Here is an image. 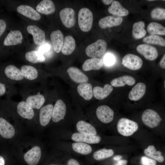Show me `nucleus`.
<instances>
[{"mask_svg":"<svg viewBox=\"0 0 165 165\" xmlns=\"http://www.w3.org/2000/svg\"><path fill=\"white\" fill-rule=\"evenodd\" d=\"M122 64L127 68L132 70H137L142 67L143 61L138 56L129 53L126 55L122 60Z\"/></svg>","mask_w":165,"mask_h":165,"instance_id":"obj_5","label":"nucleus"},{"mask_svg":"<svg viewBox=\"0 0 165 165\" xmlns=\"http://www.w3.org/2000/svg\"><path fill=\"white\" fill-rule=\"evenodd\" d=\"M146 89V86L145 84L141 82L138 83L129 92V98L131 101L139 100L145 95Z\"/></svg>","mask_w":165,"mask_h":165,"instance_id":"obj_21","label":"nucleus"},{"mask_svg":"<svg viewBox=\"0 0 165 165\" xmlns=\"http://www.w3.org/2000/svg\"><path fill=\"white\" fill-rule=\"evenodd\" d=\"M72 149L76 153L83 155L90 154L92 149L88 144L81 142H75L72 144Z\"/></svg>","mask_w":165,"mask_h":165,"instance_id":"obj_34","label":"nucleus"},{"mask_svg":"<svg viewBox=\"0 0 165 165\" xmlns=\"http://www.w3.org/2000/svg\"><path fill=\"white\" fill-rule=\"evenodd\" d=\"M27 30L29 33L32 35L35 44L41 46L45 44L46 36L43 30L38 26L33 25L28 26Z\"/></svg>","mask_w":165,"mask_h":165,"instance_id":"obj_8","label":"nucleus"},{"mask_svg":"<svg viewBox=\"0 0 165 165\" xmlns=\"http://www.w3.org/2000/svg\"><path fill=\"white\" fill-rule=\"evenodd\" d=\"M141 119L145 125L150 128L157 127L162 120L159 114L152 109H146L143 112Z\"/></svg>","mask_w":165,"mask_h":165,"instance_id":"obj_4","label":"nucleus"},{"mask_svg":"<svg viewBox=\"0 0 165 165\" xmlns=\"http://www.w3.org/2000/svg\"><path fill=\"white\" fill-rule=\"evenodd\" d=\"M67 165H81V164L76 160L74 158H70L68 160Z\"/></svg>","mask_w":165,"mask_h":165,"instance_id":"obj_46","label":"nucleus"},{"mask_svg":"<svg viewBox=\"0 0 165 165\" xmlns=\"http://www.w3.org/2000/svg\"><path fill=\"white\" fill-rule=\"evenodd\" d=\"M49 165H59V164H51Z\"/></svg>","mask_w":165,"mask_h":165,"instance_id":"obj_52","label":"nucleus"},{"mask_svg":"<svg viewBox=\"0 0 165 165\" xmlns=\"http://www.w3.org/2000/svg\"><path fill=\"white\" fill-rule=\"evenodd\" d=\"M136 50L146 59L149 61L155 60L158 55L157 50L155 47L147 44L138 45L136 48Z\"/></svg>","mask_w":165,"mask_h":165,"instance_id":"obj_9","label":"nucleus"},{"mask_svg":"<svg viewBox=\"0 0 165 165\" xmlns=\"http://www.w3.org/2000/svg\"><path fill=\"white\" fill-rule=\"evenodd\" d=\"M53 106L52 104H48L42 107L39 113V122L42 126H46L52 119Z\"/></svg>","mask_w":165,"mask_h":165,"instance_id":"obj_14","label":"nucleus"},{"mask_svg":"<svg viewBox=\"0 0 165 165\" xmlns=\"http://www.w3.org/2000/svg\"><path fill=\"white\" fill-rule=\"evenodd\" d=\"M96 114L98 119L104 123H110L114 118V111L106 105L99 106L96 109Z\"/></svg>","mask_w":165,"mask_h":165,"instance_id":"obj_7","label":"nucleus"},{"mask_svg":"<svg viewBox=\"0 0 165 165\" xmlns=\"http://www.w3.org/2000/svg\"><path fill=\"white\" fill-rule=\"evenodd\" d=\"M113 0H102V2L105 4L108 5L112 3Z\"/></svg>","mask_w":165,"mask_h":165,"instance_id":"obj_49","label":"nucleus"},{"mask_svg":"<svg viewBox=\"0 0 165 165\" xmlns=\"http://www.w3.org/2000/svg\"><path fill=\"white\" fill-rule=\"evenodd\" d=\"M147 31L152 35H165V28L160 24L152 22L149 23L147 27Z\"/></svg>","mask_w":165,"mask_h":165,"instance_id":"obj_37","label":"nucleus"},{"mask_svg":"<svg viewBox=\"0 0 165 165\" xmlns=\"http://www.w3.org/2000/svg\"><path fill=\"white\" fill-rule=\"evenodd\" d=\"M5 161L4 158L0 156V165H5Z\"/></svg>","mask_w":165,"mask_h":165,"instance_id":"obj_51","label":"nucleus"},{"mask_svg":"<svg viewBox=\"0 0 165 165\" xmlns=\"http://www.w3.org/2000/svg\"><path fill=\"white\" fill-rule=\"evenodd\" d=\"M4 73L9 80L13 82H20L24 79L20 69L13 65H9L5 68Z\"/></svg>","mask_w":165,"mask_h":165,"instance_id":"obj_17","label":"nucleus"},{"mask_svg":"<svg viewBox=\"0 0 165 165\" xmlns=\"http://www.w3.org/2000/svg\"><path fill=\"white\" fill-rule=\"evenodd\" d=\"M15 134L13 127L5 119L0 117V134L6 138H11Z\"/></svg>","mask_w":165,"mask_h":165,"instance_id":"obj_20","label":"nucleus"},{"mask_svg":"<svg viewBox=\"0 0 165 165\" xmlns=\"http://www.w3.org/2000/svg\"><path fill=\"white\" fill-rule=\"evenodd\" d=\"M41 156L40 148L36 146L27 152L24 155V158L29 165H36L39 162Z\"/></svg>","mask_w":165,"mask_h":165,"instance_id":"obj_11","label":"nucleus"},{"mask_svg":"<svg viewBox=\"0 0 165 165\" xmlns=\"http://www.w3.org/2000/svg\"><path fill=\"white\" fill-rule=\"evenodd\" d=\"M24 79L30 81L37 79L38 77V72L35 67L29 65H23L20 69Z\"/></svg>","mask_w":165,"mask_h":165,"instance_id":"obj_28","label":"nucleus"},{"mask_svg":"<svg viewBox=\"0 0 165 165\" xmlns=\"http://www.w3.org/2000/svg\"><path fill=\"white\" fill-rule=\"evenodd\" d=\"M66 111V106L64 101L58 99L53 106L52 119L55 123L59 122L63 119Z\"/></svg>","mask_w":165,"mask_h":165,"instance_id":"obj_10","label":"nucleus"},{"mask_svg":"<svg viewBox=\"0 0 165 165\" xmlns=\"http://www.w3.org/2000/svg\"><path fill=\"white\" fill-rule=\"evenodd\" d=\"M77 90L79 95L86 100H90L92 98V87L90 83L86 82L80 84L77 87Z\"/></svg>","mask_w":165,"mask_h":165,"instance_id":"obj_31","label":"nucleus"},{"mask_svg":"<svg viewBox=\"0 0 165 165\" xmlns=\"http://www.w3.org/2000/svg\"><path fill=\"white\" fill-rule=\"evenodd\" d=\"M142 165H156V162L154 160L148 157L143 156L141 158Z\"/></svg>","mask_w":165,"mask_h":165,"instance_id":"obj_42","label":"nucleus"},{"mask_svg":"<svg viewBox=\"0 0 165 165\" xmlns=\"http://www.w3.org/2000/svg\"><path fill=\"white\" fill-rule=\"evenodd\" d=\"M76 127L78 131L81 134L90 135H96L97 134L94 127L83 120L79 121L76 124Z\"/></svg>","mask_w":165,"mask_h":165,"instance_id":"obj_29","label":"nucleus"},{"mask_svg":"<svg viewBox=\"0 0 165 165\" xmlns=\"http://www.w3.org/2000/svg\"><path fill=\"white\" fill-rule=\"evenodd\" d=\"M103 65V61L102 59L97 58H92L85 61L82 65V68L84 71L97 70L100 69Z\"/></svg>","mask_w":165,"mask_h":165,"instance_id":"obj_26","label":"nucleus"},{"mask_svg":"<svg viewBox=\"0 0 165 165\" xmlns=\"http://www.w3.org/2000/svg\"><path fill=\"white\" fill-rule=\"evenodd\" d=\"M135 79L129 75H124L113 79L111 82V86L115 87L123 86L125 85L132 86L135 83Z\"/></svg>","mask_w":165,"mask_h":165,"instance_id":"obj_27","label":"nucleus"},{"mask_svg":"<svg viewBox=\"0 0 165 165\" xmlns=\"http://www.w3.org/2000/svg\"><path fill=\"white\" fill-rule=\"evenodd\" d=\"M25 57L28 61L34 64L43 62L46 60L43 54L37 50H31L27 52L25 54Z\"/></svg>","mask_w":165,"mask_h":165,"instance_id":"obj_36","label":"nucleus"},{"mask_svg":"<svg viewBox=\"0 0 165 165\" xmlns=\"http://www.w3.org/2000/svg\"><path fill=\"white\" fill-rule=\"evenodd\" d=\"M114 154V152L112 149L102 148L94 152L93 156L95 160L99 161L111 157Z\"/></svg>","mask_w":165,"mask_h":165,"instance_id":"obj_38","label":"nucleus"},{"mask_svg":"<svg viewBox=\"0 0 165 165\" xmlns=\"http://www.w3.org/2000/svg\"><path fill=\"white\" fill-rule=\"evenodd\" d=\"M59 16L62 24L66 27L70 28L75 24V12L73 9L66 8L62 9Z\"/></svg>","mask_w":165,"mask_h":165,"instance_id":"obj_6","label":"nucleus"},{"mask_svg":"<svg viewBox=\"0 0 165 165\" xmlns=\"http://www.w3.org/2000/svg\"><path fill=\"white\" fill-rule=\"evenodd\" d=\"M17 11L22 15L35 20H38L41 18L39 13L31 6L21 5L16 8Z\"/></svg>","mask_w":165,"mask_h":165,"instance_id":"obj_18","label":"nucleus"},{"mask_svg":"<svg viewBox=\"0 0 165 165\" xmlns=\"http://www.w3.org/2000/svg\"><path fill=\"white\" fill-rule=\"evenodd\" d=\"M145 28V24L143 21H140L134 23L132 30V35L133 38L138 39L144 37L146 34Z\"/></svg>","mask_w":165,"mask_h":165,"instance_id":"obj_33","label":"nucleus"},{"mask_svg":"<svg viewBox=\"0 0 165 165\" xmlns=\"http://www.w3.org/2000/svg\"><path fill=\"white\" fill-rule=\"evenodd\" d=\"M71 139L76 142H81L89 144L99 143L101 141V137L97 135H90L75 133L72 134Z\"/></svg>","mask_w":165,"mask_h":165,"instance_id":"obj_15","label":"nucleus"},{"mask_svg":"<svg viewBox=\"0 0 165 165\" xmlns=\"http://www.w3.org/2000/svg\"><path fill=\"white\" fill-rule=\"evenodd\" d=\"M6 28V22L2 20H0V37L5 31Z\"/></svg>","mask_w":165,"mask_h":165,"instance_id":"obj_44","label":"nucleus"},{"mask_svg":"<svg viewBox=\"0 0 165 165\" xmlns=\"http://www.w3.org/2000/svg\"><path fill=\"white\" fill-rule=\"evenodd\" d=\"M113 90L112 86L109 84L105 85L103 87L96 86L93 90V95L96 99L101 100L108 97Z\"/></svg>","mask_w":165,"mask_h":165,"instance_id":"obj_22","label":"nucleus"},{"mask_svg":"<svg viewBox=\"0 0 165 165\" xmlns=\"http://www.w3.org/2000/svg\"><path fill=\"white\" fill-rule=\"evenodd\" d=\"M6 85L0 82V96L3 95L6 93Z\"/></svg>","mask_w":165,"mask_h":165,"instance_id":"obj_45","label":"nucleus"},{"mask_svg":"<svg viewBox=\"0 0 165 165\" xmlns=\"http://www.w3.org/2000/svg\"><path fill=\"white\" fill-rule=\"evenodd\" d=\"M108 12L112 14L118 16H126L129 13V11L124 8L118 1H113L108 9Z\"/></svg>","mask_w":165,"mask_h":165,"instance_id":"obj_30","label":"nucleus"},{"mask_svg":"<svg viewBox=\"0 0 165 165\" xmlns=\"http://www.w3.org/2000/svg\"><path fill=\"white\" fill-rule=\"evenodd\" d=\"M50 49V46L47 44H45L43 46H40L38 51L43 54L45 52L48 51Z\"/></svg>","mask_w":165,"mask_h":165,"instance_id":"obj_43","label":"nucleus"},{"mask_svg":"<svg viewBox=\"0 0 165 165\" xmlns=\"http://www.w3.org/2000/svg\"><path fill=\"white\" fill-rule=\"evenodd\" d=\"M148 1H154L155 0H148Z\"/></svg>","mask_w":165,"mask_h":165,"instance_id":"obj_53","label":"nucleus"},{"mask_svg":"<svg viewBox=\"0 0 165 165\" xmlns=\"http://www.w3.org/2000/svg\"><path fill=\"white\" fill-rule=\"evenodd\" d=\"M123 20V19L121 17L108 16L101 19L98 24L101 28H105L119 26L121 24Z\"/></svg>","mask_w":165,"mask_h":165,"instance_id":"obj_23","label":"nucleus"},{"mask_svg":"<svg viewBox=\"0 0 165 165\" xmlns=\"http://www.w3.org/2000/svg\"><path fill=\"white\" fill-rule=\"evenodd\" d=\"M145 154L156 161L161 163L164 160V158L162 155V152L157 151L155 146L150 145L144 150Z\"/></svg>","mask_w":165,"mask_h":165,"instance_id":"obj_35","label":"nucleus"},{"mask_svg":"<svg viewBox=\"0 0 165 165\" xmlns=\"http://www.w3.org/2000/svg\"><path fill=\"white\" fill-rule=\"evenodd\" d=\"M70 78L74 82L78 83H86L88 81V76L81 70L75 67H71L67 70Z\"/></svg>","mask_w":165,"mask_h":165,"instance_id":"obj_16","label":"nucleus"},{"mask_svg":"<svg viewBox=\"0 0 165 165\" xmlns=\"http://www.w3.org/2000/svg\"><path fill=\"white\" fill-rule=\"evenodd\" d=\"M115 60V58L113 55L111 54H108L104 57V62L106 65L110 66L114 63Z\"/></svg>","mask_w":165,"mask_h":165,"instance_id":"obj_41","label":"nucleus"},{"mask_svg":"<svg viewBox=\"0 0 165 165\" xmlns=\"http://www.w3.org/2000/svg\"><path fill=\"white\" fill-rule=\"evenodd\" d=\"M151 16L154 19L164 20L165 19V9L156 8L153 9L151 12Z\"/></svg>","mask_w":165,"mask_h":165,"instance_id":"obj_40","label":"nucleus"},{"mask_svg":"<svg viewBox=\"0 0 165 165\" xmlns=\"http://www.w3.org/2000/svg\"><path fill=\"white\" fill-rule=\"evenodd\" d=\"M118 132L121 135L128 137L136 131L138 128V124L127 118H122L118 120L117 124Z\"/></svg>","mask_w":165,"mask_h":165,"instance_id":"obj_2","label":"nucleus"},{"mask_svg":"<svg viewBox=\"0 0 165 165\" xmlns=\"http://www.w3.org/2000/svg\"><path fill=\"white\" fill-rule=\"evenodd\" d=\"M127 161L126 160L121 159L117 161V163L115 165H127Z\"/></svg>","mask_w":165,"mask_h":165,"instance_id":"obj_48","label":"nucleus"},{"mask_svg":"<svg viewBox=\"0 0 165 165\" xmlns=\"http://www.w3.org/2000/svg\"><path fill=\"white\" fill-rule=\"evenodd\" d=\"M75 41L71 35H68L64 39L63 46L61 50L62 53L68 55L72 54L75 48Z\"/></svg>","mask_w":165,"mask_h":165,"instance_id":"obj_32","label":"nucleus"},{"mask_svg":"<svg viewBox=\"0 0 165 165\" xmlns=\"http://www.w3.org/2000/svg\"><path fill=\"white\" fill-rule=\"evenodd\" d=\"M165 55L164 54L160 63V65L161 68H165Z\"/></svg>","mask_w":165,"mask_h":165,"instance_id":"obj_47","label":"nucleus"},{"mask_svg":"<svg viewBox=\"0 0 165 165\" xmlns=\"http://www.w3.org/2000/svg\"><path fill=\"white\" fill-rule=\"evenodd\" d=\"M37 12L44 14L50 15L54 13L55 7L53 2L51 0H43L37 6Z\"/></svg>","mask_w":165,"mask_h":165,"instance_id":"obj_25","label":"nucleus"},{"mask_svg":"<svg viewBox=\"0 0 165 165\" xmlns=\"http://www.w3.org/2000/svg\"><path fill=\"white\" fill-rule=\"evenodd\" d=\"M50 37L54 51L56 53H60L62 49L64 41L62 32L59 30L53 31L51 33Z\"/></svg>","mask_w":165,"mask_h":165,"instance_id":"obj_19","label":"nucleus"},{"mask_svg":"<svg viewBox=\"0 0 165 165\" xmlns=\"http://www.w3.org/2000/svg\"><path fill=\"white\" fill-rule=\"evenodd\" d=\"M22 39L23 36L20 31L11 30L5 38L4 44L6 46H9L20 44Z\"/></svg>","mask_w":165,"mask_h":165,"instance_id":"obj_24","label":"nucleus"},{"mask_svg":"<svg viewBox=\"0 0 165 165\" xmlns=\"http://www.w3.org/2000/svg\"><path fill=\"white\" fill-rule=\"evenodd\" d=\"M25 101L33 109H40L45 102L44 96L39 92L30 94L26 97Z\"/></svg>","mask_w":165,"mask_h":165,"instance_id":"obj_12","label":"nucleus"},{"mask_svg":"<svg viewBox=\"0 0 165 165\" xmlns=\"http://www.w3.org/2000/svg\"><path fill=\"white\" fill-rule=\"evenodd\" d=\"M16 110L20 116L24 119H31L35 115L33 108L25 101H21L18 103Z\"/></svg>","mask_w":165,"mask_h":165,"instance_id":"obj_13","label":"nucleus"},{"mask_svg":"<svg viewBox=\"0 0 165 165\" xmlns=\"http://www.w3.org/2000/svg\"><path fill=\"white\" fill-rule=\"evenodd\" d=\"M122 158V156H121L120 155H118L114 156L113 158V159L114 160L117 161H118L121 160Z\"/></svg>","mask_w":165,"mask_h":165,"instance_id":"obj_50","label":"nucleus"},{"mask_svg":"<svg viewBox=\"0 0 165 165\" xmlns=\"http://www.w3.org/2000/svg\"><path fill=\"white\" fill-rule=\"evenodd\" d=\"M107 48L106 42L103 39H99L88 45L85 49V52L89 57L97 58L104 54Z\"/></svg>","mask_w":165,"mask_h":165,"instance_id":"obj_3","label":"nucleus"},{"mask_svg":"<svg viewBox=\"0 0 165 165\" xmlns=\"http://www.w3.org/2000/svg\"><path fill=\"white\" fill-rule=\"evenodd\" d=\"M143 41L144 42L147 44L165 46V39L157 35H151L147 36L143 38Z\"/></svg>","mask_w":165,"mask_h":165,"instance_id":"obj_39","label":"nucleus"},{"mask_svg":"<svg viewBox=\"0 0 165 165\" xmlns=\"http://www.w3.org/2000/svg\"><path fill=\"white\" fill-rule=\"evenodd\" d=\"M93 16L89 9L83 8L80 9L78 14V23L82 31L87 32L91 29L93 22Z\"/></svg>","mask_w":165,"mask_h":165,"instance_id":"obj_1","label":"nucleus"}]
</instances>
